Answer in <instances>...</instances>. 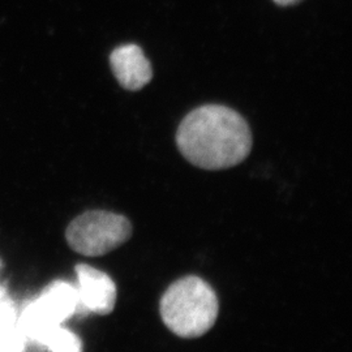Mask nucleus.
Returning a JSON list of instances; mask_svg holds the SVG:
<instances>
[{
	"instance_id": "obj_1",
	"label": "nucleus",
	"mask_w": 352,
	"mask_h": 352,
	"mask_svg": "<svg viewBox=\"0 0 352 352\" xmlns=\"http://www.w3.org/2000/svg\"><path fill=\"white\" fill-rule=\"evenodd\" d=\"M176 144L184 158L204 170L241 164L251 153L252 133L245 119L222 104H205L183 119Z\"/></svg>"
},
{
	"instance_id": "obj_2",
	"label": "nucleus",
	"mask_w": 352,
	"mask_h": 352,
	"mask_svg": "<svg viewBox=\"0 0 352 352\" xmlns=\"http://www.w3.org/2000/svg\"><path fill=\"white\" fill-rule=\"evenodd\" d=\"M164 325L180 338L192 340L206 334L214 327L219 302L212 286L196 276L174 282L160 302Z\"/></svg>"
},
{
	"instance_id": "obj_3",
	"label": "nucleus",
	"mask_w": 352,
	"mask_h": 352,
	"mask_svg": "<svg viewBox=\"0 0 352 352\" xmlns=\"http://www.w3.org/2000/svg\"><path fill=\"white\" fill-rule=\"evenodd\" d=\"M132 236V225L124 215L107 210L80 214L68 225L65 239L74 251L88 256H104Z\"/></svg>"
},
{
	"instance_id": "obj_4",
	"label": "nucleus",
	"mask_w": 352,
	"mask_h": 352,
	"mask_svg": "<svg viewBox=\"0 0 352 352\" xmlns=\"http://www.w3.org/2000/svg\"><path fill=\"white\" fill-rule=\"evenodd\" d=\"M78 307L80 300L75 286L64 280H56L43 289L37 299L17 317V327L24 338L37 343L46 331L63 325L75 315Z\"/></svg>"
},
{
	"instance_id": "obj_5",
	"label": "nucleus",
	"mask_w": 352,
	"mask_h": 352,
	"mask_svg": "<svg viewBox=\"0 0 352 352\" xmlns=\"http://www.w3.org/2000/svg\"><path fill=\"white\" fill-rule=\"evenodd\" d=\"M75 270L80 305L96 315H110L118 298L113 279L90 265L77 264Z\"/></svg>"
},
{
	"instance_id": "obj_6",
	"label": "nucleus",
	"mask_w": 352,
	"mask_h": 352,
	"mask_svg": "<svg viewBox=\"0 0 352 352\" xmlns=\"http://www.w3.org/2000/svg\"><path fill=\"white\" fill-rule=\"evenodd\" d=\"M113 75L120 87L138 91L151 82L153 68L141 47L133 43L116 47L110 55Z\"/></svg>"
},
{
	"instance_id": "obj_7",
	"label": "nucleus",
	"mask_w": 352,
	"mask_h": 352,
	"mask_svg": "<svg viewBox=\"0 0 352 352\" xmlns=\"http://www.w3.org/2000/svg\"><path fill=\"white\" fill-rule=\"evenodd\" d=\"M37 343L50 352H82V342L80 337L63 325L46 331Z\"/></svg>"
},
{
	"instance_id": "obj_8",
	"label": "nucleus",
	"mask_w": 352,
	"mask_h": 352,
	"mask_svg": "<svg viewBox=\"0 0 352 352\" xmlns=\"http://www.w3.org/2000/svg\"><path fill=\"white\" fill-rule=\"evenodd\" d=\"M17 314L8 295L0 289V340L19 331Z\"/></svg>"
},
{
	"instance_id": "obj_9",
	"label": "nucleus",
	"mask_w": 352,
	"mask_h": 352,
	"mask_svg": "<svg viewBox=\"0 0 352 352\" xmlns=\"http://www.w3.org/2000/svg\"><path fill=\"white\" fill-rule=\"evenodd\" d=\"M273 1L280 7H289V6H295V4L300 3L302 0H273Z\"/></svg>"
}]
</instances>
